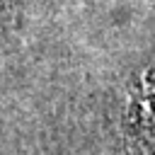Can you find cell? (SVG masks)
<instances>
[{"mask_svg": "<svg viewBox=\"0 0 155 155\" xmlns=\"http://www.w3.org/2000/svg\"><path fill=\"white\" fill-rule=\"evenodd\" d=\"M145 124H148V128H150L153 136H155V104L145 109Z\"/></svg>", "mask_w": 155, "mask_h": 155, "instance_id": "cell-1", "label": "cell"}]
</instances>
